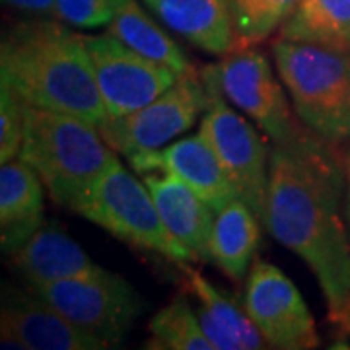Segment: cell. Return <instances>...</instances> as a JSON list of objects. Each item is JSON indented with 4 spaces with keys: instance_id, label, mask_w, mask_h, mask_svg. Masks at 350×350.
Masks as SVG:
<instances>
[{
    "instance_id": "44dd1931",
    "label": "cell",
    "mask_w": 350,
    "mask_h": 350,
    "mask_svg": "<svg viewBox=\"0 0 350 350\" xmlns=\"http://www.w3.org/2000/svg\"><path fill=\"white\" fill-rule=\"evenodd\" d=\"M280 38L319 43L350 55V0H300Z\"/></svg>"
},
{
    "instance_id": "ba28073f",
    "label": "cell",
    "mask_w": 350,
    "mask_h": 350,
    "mask_svg": "<svg viewBox=\"0 0 350 350\" xmlns=\"http://www.w3.org/2000/svg\"><path fill=\"white\" fill-rule=\"evenodd\" d=\"M208 105L200 75L189 72L148 105L121 117H105L100 129L103 140L126 158L158 150L187 133Z\"/></svg>"
},
{
    "instance_id": "52a82bcc",
    "label": "cell",
    "mask_w": 350,
    "mask_h": 350,
    "mask_svg": "<svg viewBox=\"0 0 350 350\" xmlns=\"http://www.w3.org/2000/svg\"><path fill=\"white\" fill-rule=\"evenodd\" d=\"M29 292L109 347L119 345L146 310L137 288L111 271L31 286Z\"/></svg>"
},
{
    "instance_id": "4fadbf2b",
    "label": "cell",
    "mask_w": 350,
    "mask_h": 350,
    "mask_svg": "<svg viewBox=\"0 0 350 350\" xmlns=\"http://www.w3.org/2000/svg\"><path fill=\"white\" fill-rule=\"evenodd\" d=\"M129 162L140 175L165 172L179 177L195 193H199L216 213L230 200L239 199L224 165L200 133L175 140L158 150L135 154L129 158Z\"/></svg>"
},
{
    "instance_id": "5bb4252c",
    "label": "cell",
    "mask_w": 350,
    "mask_h": 350,
    "mask_svg": "<svg viewBox=\"0 0 350 350\" xmlns=\"http://www.w3.org/2000/svg\"><path fill=\"white\" fill-rule=\"evenodd\" d=\"M10 259L27 288L107 273V269L92 261L86 251L57 222H43L24 247L16 251Z\"/></svg>"
},
{
    "instance_id": "30bf717a",
    "label": "cell",
    "mask_w": 350,
    "mask_h": 350,
    "mask_svg": "<svg viewBox=\"0 0 350 350\" xmlns=\"http://www.w3.org/2000/svg\"><path fill=\"white\" fill-rule=\"evenodd\" d=\"M84 39L107 117H121L148 105L179 78L170 66L131 49L109 31Z\"/></svg>"
},
{
    "instance_id": "ac0fdd59",
    "label": "cell",
    "mask_w": 350,
    "mask_h": 350,
    "mask_svg": "<svg viewBox=\"0 0 350 350\" xmlns=\"http://www.w3.org/2000/svg\"><path fill=\"white\" fill-rule=\"evenodd\" d=\"M158 18L197 49L224 57L236 49L228 0H144Z\"/></svg>"
},
{
    "instance_id": "4316f807",
    "label": "cell",
    "mask_w": 350,
    "mask_h": 350,
    "mask_svg": "<svg viewBox=\"0 0 350 350\" xmlns=\"http://www.w3.org/2000/svg\"><path fill=\"white\" fill-rule=\"evenodd\" d=\"M345 167H347V195H345V222L349 228L350 236V144L345 154Z\"/></svg>"
},
{
    "instance_id": "6da1fadb",
    "label": "cell",
    "mask_w": 350,
    "mask_h": 350,
    "mask_svg": "<svg viewBox=\"0 0 350 350\" xmlns=\"http://www.w3.org/2000/svg\"><path fill=\"white\" fill-rule=\"evenodd\" d=\"M335 146L310 129L273 142L265 228L312 269L329 317L340 323L350 312V236L340 216L347 167Z\"/></svg>"
},
{
    "instance_id": "e0dca14e",
    "label": "cell",
    "mask_w": 350,
    "mask_h": 350,
    "mask_svg": "<svg viewBox=\"0 0 350 350\" xmlns=\"http://www.w3.org/2000/svg\"><path fill=\"white\" fill-rule=\"evenodd\" d=\"M43 181L24 160L2 163L0 170V243L12 257L43 226Z\"/></svg>"
},
{
    "instance_id": "7402d4cb",
    "label": "cell",
    "mask_w": 350,
    "mask_h": 350,
    "mask_svg": "<svg viewBox=\"0 0 350 350\" xmlns=\"http://www.w3.org/2000/svg\"><path fill=\"white\" fill-rule=\"evenodd\" d=\"M148 349L158 350H216L200 327L195 308L185 296L170 301L150 319Z\"/></svg>"
},
{
    "instance_id": "8992f818",
    "label": "cell",
    "mask_w": 350,
    "mask_h": 350,
    "mask_svg": "<svg viewBox=\"0 0 350 350\" xmlns=\"http://www.w3.org/2000/svg\"><path fill=\"white\" fill-rule=\"evenodd\" d=\"M202 84L208 94V105L202 113L199 133L213 146L226 174L232 179L243 200L262 226L267 224V193L271 148L245 117H241L224 100L218 82L216 64L200 70Z\"/></svg>"
},
{
    "instance_id": "603a6c76",
    "label": "cell",
    "mask_w": 350,
    "mask_h": 350,
    "mask_svg": "<svg viewBox=\"0 0 350 350\" xmlns=\"http://www.w3.org/2000/svg\"><path fill=\"white\" fill-rule=\"evenodd\" d=\"M236 49L255 47L280 29L300 0H228Z\"/></svg>"
},
{
    "instance_id": "3957f363",
    "label": "cell",
    "mask_w": 350,
    "mask_h": 350,
    "mask_svg": "<svg viewBox=\"0 0 350 350\" xmlns=\"http://www.w3.org/2000/svg\"><path fill=\"white\" fill-rule=\"evenodd\" d=\"M18 158L38 172L51 199L75 213L117 156L98 125L24 103V140Z\"/></svg>"
},
{
    "instance_id": "9a60e30c",
    "label": "cell",
    "mask_w": 350,
    "mask_h": 350,
    "mask_svg": "<svg viewBox=\"0 0 350 350\" xmlns=\"http://www.w3.org/2000/svg\"><path fill=\"white\" fill-rule=\"evenodd\" d=\"M146 187L158 206L162 222L177 243L195 257V261H211L208 241L216 211L189 187L185 181L172 174H144Z\"/></svg>"
},
{
    "instance_id": "7c38bea8",
    "label": "cell",
    "mask_w": 350,
    "mask_h": 350,
    "mask_svg": "<svg viewBox=\"0 0 350 350\" xmlns=\"http://www.w3.org/2000/svg\"><path fill=\"white\" fill-rule=\"evenodd\" d=\"M0 347L25 350H105L109 345L72 323L36 294L2 288Z\"/></svg>"
},
{
    "instance_id": "5b68a950",
    "label": "cell",
    "mask_w": 350,
    "mask_h": 350,
    "mask_svg": "<svg viewBox=\"0 0 350 350\" xmlns=\"http://www.w3.org/2000/svg\"><path fill=\"white\" fill-rule=\"evenodd\" d=\"M75 213L137 250L158 253L177 265L195 261L167 232L146 183L138 181L117 158L88 191Z\"/></svg>"
},
{
    "instance_id": "d6986e66",
    "label": "cell",
    "mask_w": 350,
    "mask_h": 350,
    "mask_svg": "<svg viewBox=\"0 0 350 350\" xmlns=\"http://www.w3.org/2000/svg\"><path fill=\"white\" fill-rule=\"evenodd\" d=\"M261 222L241 199L230 200L214 218L208 257L232 280H243L261 239Z\"/></svg>"
},
{
    "instance_id": "8fae6325",
    "label": "cell",
    "mask_w": 350,
    "mask_h": 350,
    "mask_svg": "<svg viewBox=\"0 0 350 350\" xmlns=\"http://www.w3.org/2000/svg\"><path fill=\"white\" fill-rule=\"evenodd\" d=\"M243 308L269 349L310 350L319 347L312 312L294 282L273 262H253L245 280Z\"/></svg>"
},
{
    "instance_id": "2e32d148",
    "label": "cell",
    "mask_w": 350,
    "mask_h": 350,
    "mask_svg": "<svg viewBox=\"0 0 350 350\" xmlns=\"http://www.w3.org/2000/svg\"><path fill=\"white\" fill-rule=\"evenodd\" d=\"M185 275V292L191 294L197 306L195 312L206 337L213 340L216 350H259L269 349L259 329L251 317L232 296L216 288L197 269L187 262H179Z\"/></svg>"
},
{
    "instance_id": "277c9868",
    "label": "cell",
    "mask_w": 350,
    "mask_h": 350,
    "mask_svg": "<svg viewBox=\"0 0 350 350\" xmlns=\"http://www.w3.org/2000/svg\"><path fill=\"white\" fill-rule=\"evenodd\" d=\"M273 59L301 125L331 144L350 142L349 53L278 38Z\"/></svg>"
},
{
    "instance_id": "83f0119b",
    "label": "cell",
    "mask_w": 350,
    "mask_h": 350,
    "mask_svg": "<svg viewBox=\"0 0 350 350\" xmlns=\"http://www.w3.org/2000/svg\"><path fill=\"white\" fill-rule=\"evenodd\" d=\"M338 325L345 327V331H347V333H349V335H350V312L347 313V315H345L342 319H340V323H338Z\"/></svg>"
},
{
    "instance_id": "ffe728a7",
    "label": "cell",
    "mask_w": 350,
    "mask_h": 350,
    "mask_svg": "<svg viewBox=\"0 0 350 350\" xmlns=\"http://www.w3.org/2000/svg\"><path fill=\"white\" fill-rule=\"evenodd\" d=\"M107 31L140 55L170 66L177 76L195 72L185 51L142 10L138 0H117Z\"/></svg>"
},
{
    "instance_id": "484cf974",
    "label": "cell",
    "mask_w": 350,
    "mask_h": 350,
    "mask_svg": "<svg viewBox=\"0 0 350 350\" xmlns=\"http://www.w3.org/2000/svg\"><path fill=\"white\" fill-rule=\"evenodd\" d=\"M20 12L38 14V16H55L57 0H4Z\"/></svg>"
},
{
    "instance_id": "9c48e42d",
    "label": "cell",
    "mask_w": 350,
    "mask_h": 350,
    "mask_svg": "<svg viewBox=\"0 0 350 350\" xmlns=\"http://www.w3.org/2000/svg\"><path fill=\"white\" fill-rule=\"evenodd\" d=\"M216 75L226 100L245 113L269 140L288 142L306 129L259 49L238 47L228 53L216 64Z\"/></svg>"
},
{
    "instance_id": "d4e9b609",
    "label": "cell",
    "mask_w": 350,
    "mask_h": 350,
    "mask_svg": "<svg viewBox=\"0 0 350 350\" xmlns=\"http://www.w3.org/2000/svg\"><path fill=\"white\" fill-rule=\"evenodd\" d=\"M117 0H57L55 18L82 29L109 25Z\"/></svg>"
},
{
    "instance_id": "cb8c5ba5",
    "label": "cell",
    "mask_w": 350,
    "mask_h": 350,
    "mask_svg": "<svg viewBox=\"0 0 350 350\" xmlns=\"http://www.w3.org/2000/svg\"><path fill=\"white\" fill-rule=\"evenodd\" d=\"M24 140V101L10 82L0 76V162H12L20 156Z\"/></svg>"
},
{
    "instance_id": "7a4b0ae2",
    "label": "cell",
    "mask_w": 350,
    "mask_h": 350,
    "mask_svg": "<svg viewBox=\"0 0 350 350\" xmlns=\"http://www.w3.org/2000/svg\"><path fill=\"white\" fill-rule=\"evenodd\" d=\"M0 76L27 105L94 125L107 117L86 39L61 22L27 20L10 27L0 43Z\"/></svg>"
}]
</instances>
